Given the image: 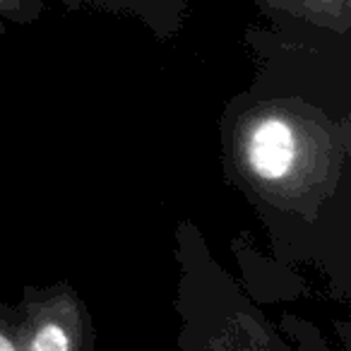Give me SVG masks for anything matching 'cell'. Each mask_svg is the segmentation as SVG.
<instances>
[{"label": "cell", "instance_id": "obj_1", "mask_svg": "<svg viewBox=\"0 0 351 351\" xmlns=\"http://www.w3.org/2000/svg\"><path fill=\"white\" fill-rule=\"evenodd\" d=\"M253 80L217 121L224 181L265 226L272 258L351 301V34L248 25Z\"/></svg>", "mask_w": 351, "mask_h": 351}, {"label": "cell", "instance_id": "obj_2", "mask_svg": "<svg viewBox=\"0 0 351 351\" xmlns=\"http://www.w3.org/2000/svg\"><path fill=\"white\" fill-rule=\"evenodd\" d=\"M181 317V351H293L272 320L255 306L241 284L212 258V250L193 219L173 231Z\"/></svg>", "mask_w": 351, "mask_h": 351}, {"label": "cell", "instance_id": "obj_3", "mask_svg": "<svg viewBox=\"0 0 351 351\" xmlns=\"http://www.w3.org/2000/svg\"><path fill=\"white\" fill-rule=\"evenodd\" d=\"M20 351H94L92 315L70 282L25 287L17 303Z\"/></svg>", "mask_w": 351, "mask_h": 351}, {"label": "cell", "instance_id": "obj_4", "mask_svg": "<svg viewBox=\"0 0 351 351\" xmlns=\"http://www.w3.org/2000/svg\"><path fill=\"white\" fill-rule=\"evenodd\" d=\"M236 260L243 272V282L248 296L260 303H279L293 301V298L308 296L306 279L298 274L296 267H287L272 255L265 258L250 241L248 231H241L231 243Z\"/></svg>", "mask_w": 351, "mask_h": 351}, {"label": "cell", "instance_id": "obj_5", "mask_svg": "<svg viewBox=\"0 0 351 351\" xmlns=\"http://www.w3.org/2000/svg\"><path fill=\"white\" fill-rule=\"evenodd\" d=\"M70 12H104L137 20L156 41L169 44L181 34L191 12V0H60Z\"/></svg>", "mask_w": 351, "mask_h": 351}, {"label": "cell", "instance_id": "obj_6", "mask_svg": "<svg viewBox=\"0 0 351 351\" xmlns=\"http://www.w3.org/2000/svg\"><path fill=\"white\" fill-rule=\"evenodd\" d=\"M267 25H311L351 34V0H248Z\"/></svg>", "mask_w": 351, "mask_h": 351}, {"label": "cell", "instance_id": "obj_7", "mask_svg": "<svg viewBox=\"0 0 351 351\" xmlns=\"http://www.w3.org/2000/svg\"><path fill=\"white\" fill-rule=\"evenodd\" d=\"M277 330L291 344L293 351H330V344L322 339L320 330L291 313H282Z\"/></svg>", "mask_w": 351, "mask_h": 351}, {"label": "cell", "instance_id": "obj_8", "mask_svg": "<svg viewBox=\"0 0 351 351\" xmlns=\"http://www.w3.org/2000/svg\"><path fill=\"white\" fill-rule=\"evenodd\" d=\"M44 12V0H0V17H5L8 25H34Z\"/></svg>", "mask_w": 351, "mask_h": 351}, {"label": "cell", "instance_id": "obj_9", "mask_svg": "<svg viewBox=\"0 0 351 351\" xmlns=\"http://www.w3.org/2000/svg\"><path fill=\"white\" fill-rule=\"evenodd\" d=\"M0 351H20L17 308L0 303Z\"/></svg>", "mask_w": 351, "mask_h": 351}, {"label": "cell", "instance_id": "obj_10", "mask_svg": "<svg viewBox=\"0 0 351 351\" xmlns=\"http://www.w3.org/2000/svg\"><path fill=\"white\" fill-rule=\"evenodd\" d=\"M5 32H8V20L5 17H0V39L5 36Z\"/></svg>", "mask_w": 351, "mask_h": 351}]
</instances>
